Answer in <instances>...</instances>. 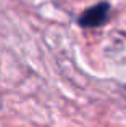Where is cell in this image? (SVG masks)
<instances>
[{"label":"cell","mask_w":126,"mask_h":127,"mask_svg":"<svg viewBox=\"0 0 126 127\" xmlns=\"http://www.w3.org/2000/svg\"><path fill=\"white\" fill-rule=\"evenodd\" d=\"M110 8H112L110 3H108L107 0H102V2L89 6L87 10H84V11L78 16V24L84 29L100 28V26H104L105 23L108 21Z\"/></svg>","instance_id":"6da1fadb"}]
</instances>
